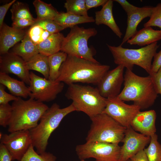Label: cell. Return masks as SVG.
Masks as SVG:
<instances>
[{
  "mask_svg": "<svg viewBox=\"0 0 161 161\" xmlns=\"http://www.w3.org/2000/svg\"><path fill=\"white\" fill-rule=\"evenodd\" d=\"M110 68L99 62L68 55L60 67L57 80L68 85L78 83L97 85Z\"/></svg>",
  "mask_w": 161,
  "mask_h": 161,
  "instance_id": "obj_1",
  "label": "cell"
},
{
  "mask_svg": "<svg viewBox=\"0 0 161 161\" xmlns=\"http://www.w3.org/2000/svg\"><path fill=\"white\" fill-rule=\"evenodd\" d=\"M124 86L117 97L123 101H132L141 109L152 106L158 97L151 76H139L126 69L124 75Z\"/></svg>",
  "mask_w": 161,
  "mask_h": 161,
  "instance_id": "obj_2",
  "label": "cell"
},
{
  "mask_svg": "<svg viewBox=\"0 0 161 161\" xmlns=\"http://www.w3.org/2000/svg\"><path fill=\"white\" fill-rule=\"evenodd\" d=\"M75 111L72 103L63 108H61L56 103L49 107L37 125L29 130L32 145L38 154L46 151L49 139L52 132L66 115Z\"/></svg>",
  "mask_w": 161,
  "mask_h": 161,
  "instance_id": "obj_3",
  "label": "cell"
},
{
  "mask_svg": "<svg viewBox=\"0 0 161 161\" xmlns=\"http://www.w3.org/2000/svg\"><path fill=\"white\" fill-rule=\"evenodd\" d=\"M12 113L8 131L30 130L36 127L49 107L43 102L30 97L25 100L18 97L11 105Z\"/></svg>",
  "mask_w": 161,
  "mask_h": 161,
  "instance_id": "obj_4",
  "label": "cell"
},
{
  "mask_svg": "<svg viewBox=\"0 0 161 161\" xmlns=\"http://www.w3.org/2000/svg\"><path fill=\"white\" fill-rule=\"evenodd\" d=\"M65 96L72 100L76 111L84 112L90 118L103 113L106 106L107 99L100 94L97 87L89 85H69Z\"/></svg>",
  "mask_w": 161,
  "mask_h": 161,
  "instance_id": "obj_5",
  "label": "cell"
},
{
  "mask_svg": "<svg viewBox=\"0 0 161 161\" xmlns=\"http://www.w3.org/2000/svg\"><path fill=\"white\" fill-rule=\"evenodd\" d=\"M107 45L115 64L132 71L136 65L144 69L149 75L151 74L152 60L160 46L157 42L137 49L124 48L121 44L117 47Z\"/></svg>",
  "mask_w": 161,
  "mask_h": 161,
  "instance_id": "obj_6",
  "label": "cell"
},
{
  "mask_svg": "<svg viewBox=\"0 0 161 161\" xmlns=\"http://www.w3.org/2000/svg\"><path fill=\"white\" fill-rule=\"evenodd\" d=\"M92 123L86 142H98L119 144L126 128L106 114L102 113L90 118Z\"/></svg>",
  "mask_w": 161,
  "mask_h": 161,
  "instance_id": "obj_7",
  "label": "cell"
},
{
  "mask_svg": "<svg viewBox=\"0 0 161 161\" xmlns=\"http://www.w3.org/2000/svg\"><path fill=\"white\" fill-rule=\"evenodd\" d=\"M97 32L95 28H85L76 25L70 28L69 32L64 37L61 51L68 55L99 63L94 57L93 49L88 46L89 39L96 35Z\"/></svg>",
  "mask_w": 161,
  "mask_h": 161,
  "instance_id": "obj_8",
  "label": "cell"
},
{
  "mask_svg": "<svg viewBox=\"0 0 161 161\" xmlns=\"http://www.w3.org/2000/svg\"><path fill=\"white\" fill-rule=\"evenodd\" d=\"M75 151L80 160L92 158L97 161H119L120 147L112 143L86 142L77 145Z\"/></svg>",
  "mask_w": 161,
  "mask_h": 161,
  "instance_id": "obj_9",
  "label": "cell"
},
{
  "mask_svg": "<svg viewBox=\"0 0 161 161\" xmlns=\"http://www.w3.org/2000/svg\"><path fill=\"white\" fill-rule=\"evenodd\" d=\"M30 81L28 87L31 92L30 97L41 102H49L54 100L63 91L64 83L41 77L30 72Z\"/></svg>",
  "mask_w": 161,
  "mask_h": 161,
  "instance_id": "obj_10",
  "label": "cell"
},
{
  "mask_svg": "<svg viewBox=\"0 0 161 161\" xmlns=\"http://www.w3.org/2000/svg\"><path fill=\"white\" fill-rule=\"evenodd\" d=\"M107 99L106 106L103 113L106 114L126 128L130 127L132 120L140 111V107L134 104H127L117 96Z\"/></svg>",
  "mask_w": 161,
  "mask_h": 161,
  "instance_id": "obj_11",
  "label": "cell"
},
{
  "mask_svg": "<svg viewBox=\"0 0 161 161\" xmlns=\"http://www.w3.org/2000/svg\"><path fill=\"white\" fill-rule=\"evenodd\" d=\"M0 143L4 145L12 157V161H20L32 145L29 130H21L3 134Z\"/></svg>",
  "mask_w": 161,
  "mask_h": 161,
  "instance_id": "obj_12",
  "label": "cell"
},
{
  "mask_svg": "<svg viewBox=\"0 0 161 161\" xmlns=\"http://www.w3.org/2000/svg\"><path fill=\"white\" fill-rule=\"evenodd\" d=\"M122 65L108 71L97 84L100 94L103 97H117L120 92L122 84L124 81V70Z\"/></svg>",
  "mask_w": 161,
  "mask_h": 161,
  "instance_id": "obj_13",
  "label": "cell"
},
{
  "mask_svg": "<svg viewBox=\"0 0 161 161\" xmlns=\"http://www.w3.org/2000/svg\"><path fill=\"white\" fill-rule=\"evenodd\" d=\"M151 137L134 130L131 126L126 128L120 147L119 161H127L150 143Z\"/></svg>",
  "mask_w": 161,
  "mask_h": 161,
  "instance_id": "obj_14",
  "label": "cell"
},
{
  "mask_svg": "<svg viewBox=\"0 0 161 161\" xmlns=\"http://www.w3.org/2000/svg\"><path fill=\"white\" fill-rule=\"evenodd\" d=\"M26 62L20 56L8 52L0 56V72L16 75L21 80L30 84V72L27 69Z\"/></svg>",
  "mask_w": 161,
  "mask_h": 161,
  "instance_id": "obj_15",
  "label": "cell"
},
{
  "mask_svg": "<svg viewBox=\"0 0 161 161\" xmlns=\"http://www.w3.org/2000/svg\"><path fill=\"white\" fill-rule=\"evenodd\" d=\"M156 113L154 110L138 112L132 120L130 126L135 131L151 137L155 134Z\"/></svg>",
  "mask_w": 161,
  "mask_h": 161,
  "instance_id": "obj_16",
  "label": "cell"
},
{
  "mask_svg": "<svg viewBox=\"0 0 161 161\" xmlns=\"http://www.w3.org/2000/svg\"><path fill=\"white\" fill-rule=\"evenodd\" d=\"M27 31L10 27L4 23L0 28V55L8 52L10 48L23 39Z\"/></svg>",
  "mask_w": 161,
  "mask_h": 161,
  "instance_id": "obj_17",
  "label": "cell"
},
{
  "mask_svg": "<svg viewBox=\"0 0 161 161\" xmlns=\"http://www.w3.org/2000/svg\"><path fill=\"white\" fill-rule=\"evenodd\" d=\"M153 7L146 6L138 7L134 11L127 15V27L121 45L127 42L137 32L138 25L144 18L150 16Z\"/></svg>",
  "mask_w": 161,
  "mask_h": 161,
  "instance_id": "obj_18",
  "label": "cell"
},
{
  "mask_svg": "<svg viewBox=\"0 0 161 161\" xmlns=\"http://www.w3.org/2000/svg\"><path fill=\"white\" fill-rule=\"evenodd\" d=\"M113 1L108 0L99 11L95 12V24L97 25L103 24L108 26L119 38L123 33L116 24L112 13Z\"/></svg>",
  "mask_w": 161,
  "mask_h": 161,
  "instance_id": "obj_19",
  "label": "cell"
},
{
  "mask_svg": "<svg viewBox=\"0 0 161 161\" xmlns=\"http://www.w3.org/2000/svg\"><path fill=\"white\" fill-rule=\"evenodd\" d=\"M161 39V30H155L151 27H144L137 32L127 43L130 45L143 46L149 45Z\"/></svg>",
  "mask_w": 161,
  "mask_h": 161,
  "instance_id": "obj_20",
  "label": "cell"
},
{
  "mask_svg": "<svg viewBox=\"0 0 161 161\" xmlns=\"http://www.w3.org/2000/svg\"><path fill=\"white\" fill-rule=\"evenodd\" d=\"M0 83L6 87L11 94L26 98L30 97L31 92L22 81L18 80L8 74L0 72Z\"/></svg>",
  "mask_w": 161,
  "mask_h": 161,
  "instance_id": "obj_21",
  "label": "cell"
},
{
  "mask_svg": "<svg viewBox=\"0 0 161 161\" xmlns=\"http://www.w3.org/2000/svg\"><path fill=\"white\" fill-rule=\"evenodd\" d=\"M12 52L21 58L26 62L39 53L38 45L35 44L31 40L28 31L21 43L14 47Z\"/></svg>",
  "mask_w": 161,
  "mask_h": 161,
  "instance_id": "obj_22",
  "label": "cell"
},
{
  "mask_svg": "<svg viewBox=\"0 0 161 161\" xmlns=\"http://www.w3.org/2000/svg\"><path fill=\"white\" fill-rule=\"evenodd\" d=\"M64 37L60 32L51 34L38 45L39 53L49 56L60 51Z\"/></svg>",
  "mask_w": 161,
  "mask_h": 161,
  "instance_id": "obj_23",
  "label": "cell"
},
{
  "mask_svg": "<svg viewBox=\"0 0 161 161\" xmlns=\"http://www.w3.org/2000/svg\"><path fill=\"white\" fill-rule=\"evenodd\" d=\"M53 20L64 29L80 24L95 22L93 17L79 16L67 12L59 13Z\"/></svg>",
  "mask_w": 161,
  "mask_h": 161,
  "instance_id": "obj_24",
  "label": "cell"
},
{
  "mask_svg": "<svg viewBox=\"0 0 161 161\" xmlns=\"http://www.w3.org/2000/svg\"><path fill=\"white\" fill-rule=\"evenodd\" d=\"M26 65L29 70H34L42 74L44 78L48 79L49 69L48 56L39 53L26 62Z\"/></svg>",
  "mask_w": 161,
  "mask_h": 161,
  "instance_id": "obj_25",
  "label": "cell"
},
{
  "mask_svg": "<svg viewBox=\"0 0 161 161\" xmlns=\"http://www.w3.org/2000/svg\"><path fill=\"white\" fill-rule=\"evenodd\" d=\"M67 56V54L62 51H59L48 56L49 69L48 79L53 81L57 80L59 75L60 67Z\"/></svg>",
  "mask_w": 161,
  "mask_h": 161,
  "instance_id": "obj_26",
  "label": "cell"
},
{
  "mask_svg": "<svg viewBox=\"0 0 161 161\" xmlns=\"http://www.w3.org/2000/svg\"><path fill=\"white\" fill-rule=\"evenodd\" d=\"M33 4L37 15L36 22L47 19L53 20L59 13L51 4L46 3L40 0L34 1Z\"/></svg>",
  "mask_w": 161,
  "mask_h": 161,
  "instance_id": "obj_27",
  "label": "cell"
},
{
  "mask_svg": "<svg viewBox=\"0 0 161 161\" xmlns=\"http://www.w3.org/2000/svg\"><path fill=\"white\" fill-rule=\"evenodd\" d=\"M10 10L12 21L21 18L36 20L31 14L28 5L23 2L16 1L12 5Z\"/></svg>",
  "mask_w": 161,
  "mask_h": 161,
  "instance_id": "obj_28",
  "label": "cell"
},
{
  "mask_svg": "<svg viewBox=\"0 0 161 161\" xmlns=\"http://www.w3.org/2000/svg\"><path fill=\"white\" fill-rule=\"evenodd\" d=\"M158 139L156 134L151 136L149 145L144 149L148 161H161V144Z\"/></svg>",
  "mask_w": 161,
  "mask_h": 161,
  "instance_id": "obj_29",
  "label": "cell"
},
{
  "mask_svg": "<svg viewBox=\"0 0 161 161\" xmlns=\"http://www.w3.org/2000/svg\"><path fill=\"white\" fill-rule=\"evenodd\" d=\"M64 6L67 13L79 16H89L85 0H66Z\"/></svg>",
  "mask_w": 161,
  "mask_h": 161,
  "instance_id": "obj_30",
  "label": "cell"
},
{
  "mask_svg": "<svg viewBox=\"0 0 161 161\" xmlns=\"http://www.w3.org/2000/svg\"><path fill=\"white\" fill-rule=\"evenodd\" d=\"M56 157L49 152L38 154L32 145L20 161H56Z\"/></svg>",
  "mask_w": 161,
  "mask_h": 161,
  "instance_id": "obj_31",
  "label": "cell"
},
{
  "mask_svg": "<svg viewBox=\"0 0 161 161\" xmlns=\"http://www.w3.org/2000/svg\"><path fill=\"white\" fill-rule=\"evenodd\" d=\"M30 37L35 44L38 45L52 34L37 25H33L28 30Z\"/></svg>",
  "mask_w": 161,
  "mask_h": 161,
  "instance_id": "obj_32",
  "label": "cell"
},
{
  "mask_svg": "<svg viewBox=\"0 0 161 161\" xmlns=\"http://www.w3.org/2000/svg\"><path fill=\"white\" fill-rule=\"evenodd\" d=\"M144 27H157L161 30V3L153 7L148 21L143 24Z\"/></svg>",
  "mask_w": 161,
  "mask_h": 161,
  "instance_id": "obj_33",
  "label": "cell"
},
{
  "mask_svg": "<svg viewBox=\"0 0 161 161\" xmlns=\"http://www.w3.org/2000/svg\"><path fill=\"white\" fill-rule=\"evenodd\" d=\"M33 25L38 26L52 34L60 32L64 29L53 20L50 19L36 21Z\"/></svg>",
  "mask_w": 161,
  "mask_h": 161,
  "instance_id": "obj_34",
  "label": "cell"
},
{
  "mask_svg": "<svg viewBox=\"0 0 161 161\" xmlns=\"http://www.w3.org/2000/svg\"><path fill=\"white\" fill-rule=\"evenodd\" d=\"M12 108L9 103L0 105V125L6 127L8 126L12 117Z\"/></svg>",
  "mask_w": 161,
  "mask_h": 161,
  "instance_id": "obj_35",
  "label": "cell"
},
{
  "mask_svg": "<svg viewBox=\"0 0 161 161\" xmlns=\"http://www.w3.org/2000/svg\"><path fill=\"white\" fill-rule=\"evenodd\" d=\"M5 87L0 84V105L9 103L11 101L16 100L18 97L7 93L5 91Z\"/></svg>",
  "mask_w": 161,
  "mask_h": 161,
  "instance_id": "obj_36",
  "label": "cell"
},
{
  "mask_svg": "<svg viewBox=\"0 0 161 161\" xmlns=\"http://www.w3.org/2000/svg\"><path fill=\"white\" fill-rule=\"evenodd\" d=\"M36 22L35 20L26 18H21L13 21L12 27L18 29H23L27 27L33 25Z\"/></svg>",
  "mask_w": 161,
  "mask_h": 161,
  "instance_id": "obj_37",
  "label": "cell"
},
{
  "mask_svg": "<svg viewBox=\"0 0 161 161\" xmlns=\"http://www.w3.org/2000/svg\"><path fill=\"white\" fill-rule=\"evenodd\" d=\"M150 75L153 79L156 91L158 94L161 95V67L157 72Z\"/></svg>",
  "mask_w": 161,
  "mask_h": 161,
  "instance_id": "obj_38",
  "label": "cell"
},
{
  "mask_svg": "<svg viewBox=\"0 0 161 161\" xmlns=\"http://www.w3.org/2000/svg\"><path fill=\"white\" fill-rule=\"evenodd\" d=\"M113 1L117 2L120 5L127 16L134 11L138 8V7L130 4L126 0H114Z\"/></svg>",
  "mask_w": 161,
  "mask_h": 161,
  "instance_id": "obj_39",
  "label": "cell"
},
{
  "mask_svg": "<svg viewBox=\"0 0 161 161\" xmlns=\"http://www.w3.org/2000/svg\"><path fill=\"white\" fill-rule=\"evenodd\" d=\"M153 58L151 68V74L157 72L161 67V50L158 52H156Z\"/></svg>",
  "mask_w": 161,
  "mask_h": 161,
  "instance_id": "obj_40",
  "label": "cell"
},
{
  "mask_svg": "<svg viewBox=\"0 0 161 161\" xmlns=\"http://www.w3.org/2000/svg\"><path fill=\"white\" fill-rule=\"evenodd\" d=\"M16 1L13 0L8 3L0 6V28L4 24V17L10 7Z\"/></svg>",
  "mask_w": 161,
  "mask_h": 161,
  "instance_id": "obj_41",
  "label": "cell"
},
{
  "mask_svg": "<svg viewBox=\"0 0 161 161\" xmlns=\"http://www.w3.org/2000/svg\"><path fill=\"white\" fill-rule=\"evenodd\" d=\"M0 161H12V157L10 153L3 144L0 143Z\"/></svg>",
  "mask_w": 161,
  "mask_h": 161,
  "instance_id": "obj_42",
  "label": "cell"
},
{
  "mask_svg": "<svg viewBox=\"0 0 161 161\" xmlns=\"http://www.w3.org/2000/svg\"><path fill=\"white\" fill-rule=\"evenodd\" d=\"M108 0H85L86 8L88 10L89 9L100 6H103L107 2Z\"/></svg>",
  "mask_w": 161,
  "mask_h": 161,
  "instance_id": "obj_43",
  "label": "cell"
},
{
  "mask_svg": "<svg viewBox=\"0 0 161 161\" xmlns=\"http://www.w3.org/2000/svg\"><path fill=\"white\" fill-rule=\"evenodd\" d=\"M130 161H148V157L144 150H142L131 157Z\"/></svg>",
  "mask_w": 161,
  "mask_h": 161,
  "instance_id": "obj_44",
  "label": "cell"
},
{
  "mask_svg": "<svg viewBox=\"0 0 161 161\" xmlns=\"http://www.w3.org/2000/svg\"><path fill=\"white\" fill-rule=\"evenodd\" d=\"M80 161H85L84 160H80Z\"/></svg>",
  "mask_w": 161,
  "mask_h": 161,
  "instance_id": "obj_45",
  "label": "cell"
},
{
  "mask_svg": "<svg viewBox=\"0 0 161 161\" xmlns=\"http://www.w3.org/2000/svg\"><path fill=\"white\" fill-rule=\"evenodd\" d=\"M127 161H130V160L129 159Z\"/></svg>",
  "mask_w": 161,
  "mask_h": 161,
  "instance_id": "obj_46",
  "label": "cell"
},
{
  "mask_svg": "<svg viewBox=\"0 0 161 161\" xmlns=\"http://www.w3.org/2000/svg\"><path fill=\"white\" fill-rule=\"evenodd\" d=\"M95 161H96V160H95Z\"/></svg>",
  "mask_w": 161,
  "mask_h": 161,
  "instance_id": "obj_47",
  "label": "cell"
}]
</instances>
